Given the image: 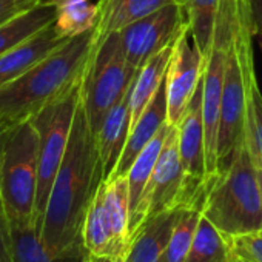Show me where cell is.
Segmentation results:
<instances>
[{"label":"cell","mask_w":262,"mask_h":262,"mask_svg":"<svg viewBox=\"0 0 262 262\" xmlns=\"http://www.w3.org/2000/svg\"><path fill=\"white\" fill-rule=\"evenodd\" d=\"M0 262H14L11 242H10L8 222H7V216L2 208V204H0Z\"/></svg>","instance_id":"cell-29"},{"label":"cell","mask_w":262,"mask_h":262,"mask_svg":"<svg viewBox=\"0 0 262 262\" xmlns=\"http://www.w3.org/2000/svg\"><path fill=\"white\" fill-rule=\"evenodd\" d=\"M178 40V39H176ZM176 40L167 45L162 51L153 56L136 74L133 93H131V128L138 122L147 105L155 97L156 91L167 77ZM131 131V129H129Z\"/></svg>","instance_id":"cell-19"},{"label":"cell","mask_w":262,"mask_h":262,"mask_svg":"<svg viewBox=\"0 0 262 262\" xmlns=\"http://www.w3.org/2000/svg\"><path fill=\"white\" fill-rule=\"evenodd\" d=\"M59 8L48 0L27 11L25 14L13 19L11 22L0 27V56L16 48L31 36L37 34L57 19Z\"/></svg>","instance_id":"cell-20"},{"label":"cell","mask_w":262,"mask_h":262,"mask_svg":"<svg viewBox=\"0 0 262 262\" xmlns=\"http://www.w3.org/2000/svg\"><path fill=\"white\" fill-rule=\"evenodd\" d=\"M43 0H0V27L33 10Z\"/></svg>","instance_id":"cell-28"},{"label":"cell","mask_w":262,"mask_h":262,"mask_svg":"<svg viewBox=\"0 0 262 262\" xmlns=\"http://www.w3.org/2000/svg\"><path fill=\"white\" fill-rule=\"evenodd\" d=\"M187 25L185 10L178 2L119 31L128 67L139 71L153 56L174 42Z\"/></svg>","instance_id":"cell-8"},{"label":"cell","mask_w":262,"mask_h":262,"mask_svg":"<svg viewBox=\"0 0 262 262\" xmlns=\"http://www.w3.org/2000/svg\"><path fill=\"white\" fill-rule=\"evenodd\" d=\"M80 85L82 82L33 117L39 133V182L34 214V225L39 233L53 182L70 142L76 111L80 102Z\"/></svg>","instance_id":"cell-6"},{"label":"cell","mask_w":262,"mask_h":262,"mask_svg":"<svg viewBox=\"0 0 262 262\" xmlns=\"http://www.w3.org/2000/svg\"><path fill=\"white\" fill-rule=\"evenodd\" d=\"M205 57L196 48L188 25L179 34L165 77L167 88V123L178 125L202 80Z\"/></svg>","instance_id":"cell-11"},{"label":"cell","mask_w":262,"mask_h":262,"mask_svg":"<svg viewBox=\"0 0 262 262\" xmlns=\"http://www.w3.org/2000/svg\"><path fill=\"white\" fill-rule=\"evenodd\" d=\"M136 79V77H135ZM135 79L129 83L125 94L105 116L99 133L96 135L99 155L103 167V178L108 179L116 170L131 129V93Z\"/></svg>","instance_id":"cell-13"},{"label":"cell","mask_w":262,"mask_h":262,"mask_svg":"<svg viewBox=\"0 0 262 262\" xmlns=\"http://www.w3.org/2000/svg\"><path fill=\"white\" fill-rule=\"evenodd\" d=\"M245 2H250V0H245Z\"/></svg>","instance_id":"cell-35"},{"label":"cell","mask_w":262,"mask_h":262,"mask_svg":"<svg viewBox=\"0 0 262 262\" xmlns=\"http://www.w3.org/2000/svg\"><path fill=\"white\" fill-rule=\"evenodd\" d=\"M99 5L91 0H70L59 7L56 30L65 39L76 37L93 30L97 24Z\"/></svg>","instance_id":"cell-25"},{"label":"cell","mask_w":262,"mask_h":262,"mask_svg":"<svg viewBox=\"0 0 262 262\" xmlns=\"http://www.w3.org/2000/svg\"><path fill=\"white\" fill-rule=\"evenodd\" d=\"M230 251L244 262H262V230L227 237Z\"/></svg>","instance_id":"cell-27"},{"label":"cell","mask_w":262,"mask_h":262,"mask_svg":"<svg viewBox=\"0 0 262 262\" xmlns=\"http://www.w3.org/2000/svg\"><path fill=\"white\" fill-rule=\"evenodd\" d=\"M171 125L165 123L159 133L150 141V144L141 151V155L136 158V161L131 165L129 171L126 173V179H128V191H129V230L133 227L141 204L144 201L148 182L151 179L153 170L156 167L158 158L161 155V150L164 147V142L168 136ZM129 242V241H128Z\"/></svg>","instance_id":"cell-18"},{"label":"cell","mask_w":262,"mask_h":262,"mask_svg":"<svg viewBox=\"0 0 262 262\" xmlns=\"http://www.w3.org/2000/svg\"><path fill=\"white\" fill-rule=\"evenodd\" d=\"M103 181L97 139L80 100L39 233L50 251L54 254L86 253L82 245V228L88 208Z\"/></svg>","instance_id":"cell-1"},{"label":"cell","mask_w":262,"mask_h":262,"mask_svg":"<svg viewBox=\"0 0 262 262\" xmlns=\"http://www.w3.org/2000/svg\"><path fill=\"white\" fill-rule=\"evenodd\" d=\"M231 262H244L242 259H239V257H236L233 253H231Z\"/></svg>","instance_id":"cell-34"},{"label":"cell","mask_w":262,"mask_h":262,"mask_svg":"<svg viewBox=\"0 0 262 262\" xmlns=\"http://www.w3.org/2000/svg\"><path fill=\"white\" fill-rule=\"evenodd\" d=\"M167 114H168L167 88H165V80H164L159 90L156 91L155 97L151 99V102L147 105V108L144 110L138 122L131 128L123 153L120 156V161L110 178L126 176V173L129 171L131 165H133L136 158L141 155V151L150 144V141L159 133V129L167 123Z\"/></svg>","instance_id":"cell-15"},{"label":"cell","mask_w":262,"mask_h":262,"mask_svg":"<svg viewBox=\"0 0 262 262\" xmlns=\"http://www.w3.org/2000/svg\"><path fill=\"white\" fill-rule=\"evenodd\" d=\"M185 207L165 210L148 219L129 237L125 262H159Z\"/></svg>","instance_id":"cell-14"},{"label":"cell","mask_w":262,"mask_h":262,"mask_svg":"<svg viewBox=\"0 0 262 262\" xmlns=\"http://www.w3.org/2000/svg\"><path fill=\"white\" fill-rule=\"evenodd\" d=\"M202 213V207L184 208L159 262H185Z\"/></svg>","instance_id":"cell-26"},{"label":"cell","mask_w":262,"mask_h":262,"mask_svg":"<svg viewBox=\"0 0 262 262\" xmlns=\"http://www.w3.org/2000/svg\"><path fill=\"white\" fill-rule=\"evenodd\" d=\"M14 262H85L86 253L54 254L40 241L34 225L8 224Z\"/></svg>","instance_id":"cell-21"},{"label":"cell","mask_w":262,"mask_h":262,"mask_svg":"<svg viewBox=\"0 0 262 262\" xmlns=\"http://www.w3.org/2000/svg\"><path fill=\"white\" fill-rule=\"evenodd\" d=\"M191 39L205 57L210 51L221 0H181Z\"/></svg>","instance_id":"cell-24"},{"label":"cell","mask_w":262,"mask_h":262,"mask_svg":"<svg viewBox=\"0 0 262 262\" xmlns=\"http://www.w3.org/2000/svg\"><path fill=\"white\" fill-rule=\"evenodd\" d=\"M136 74L126 63L119 33L94 40L80 85V100L94 135Z\"/></svg>","instance_id":"cell-5"},{"label":"cell","mask_w":262,"mask_h":262,"mask_svg":"<svg viewBox=\"0 0 262 262\" xmlns=\"http://www.w3.org/2000/svg\"><path fill=\"white\" fill-rule=\"evenodd\" d=\"M68 39L62 37L51 24L37 34L31 36L16 48L0 56V88L19 79L51 53L60 48Z\"/></svg>","instance_id":"cell-12"},{"label":"cell","mask_w":262,"mask_h":262,"mask_svg":"<svg viewBox=\"0 0 262 262\" xmlns=\"http://www.w3.org/2000/svg\"><path fill=\"white\" fill-rule=\"evenodd\" d=\"M85 262H125L123 256H113V254H85Z\"/></svg>","instance_id":"cell-31"},{"label":"cell","mask_w":262,"mask_h":262,"mask_svg":"<svg viewBox=\"0 0 262 262\" xmlns=\"http://www.w3.org/2000/svg\"><path fill=\"white\" fill-rule=\"evenodd\" d=\"M0 135H2V133H0Z\"/></svg>","instance_id":"cell-36"},{"label":"cell","mask_w":262,"mask_h":262,"mask_svg":"<svg viewBox=\"0 0 262 262\" xmlns=\"http://www.w3.org/2000/svg\"><path fill=\"white\" fill-rule=\"evenodd\" d=\"M37 182L39 133L31 119L0 135V204L8 224L34 225Z\"/></svg>","instance_id":"cell-4"},{"label":"cell","mask_w":262,"mask_h":262,"mask_svg":"<svg viewBox=\"0 0 262 262\" xmlns=\"http://www.w3.org/2000/svg\"><path fill=\"white\" fill-rule=\"evenodd\" d=\"M176 126L179 133V155L185 178L184 202L185 207H202L208 188L202 80L198 85L191 100L184 111V116Z\"/></svg>","instance_id":"cell-7"},{"label":"cell","mask_w":262,"mask_h":262,"mask_svg":"<svg viewBox=\"0 0 262 262\" xmlns=\"http://www.w3.org/2000/svg\"><path fill=\"white\" fill-rule=\"evenodd\" d=\"M82 245L90 254H116L103 205V182L99 187L82 228Z\"/></svg>","instance_id":"cell-22"},{"label":"cell","mask_w":262,"mask_h":262,"mask_svg":"<svg viewBox=\"0 0 262 262\" xmlns=\"http://www.w3.org/2000/svg\"><path fill=\"white\" fill-rule=\"evenodd\" d=\"M178 2L181 4V0H99L94 40H100L111 33H119L155 11Z\"/></svg>","instance_id":"cell-16"},{"label":"cell","mask_w":262,"mask_h":262,"mask_svg":"<svg viewBox=\"0 0 262 262\" xmlns=\"http://www.w3.org/2000/svg\"><path fill=\"white\" fill-rule=\"evenodd\" d=\"M185 262H231L227 237L202 213Z\"/></svg>","instance_id":"cell-23"},{"label":"cell","mask_w":262,"mask_h":262,"mask_svg":"<svg viewBox=\"0 0 262 262\" xmlns=\"http://www.w3.org/2000/svg\"><path fill=\"white\" fill-rule=\"evenodd\" d=\"M93 45L94 28L68 39L28 73L0 88V133L31 120L79 85Z\"/></svg>","instance_id":"cell-2"},{"label":"cell","mask_w":262,"mask_h":262,"mask_svg":"<svg viewBox=\"0 0 262 262\" xmlns=\"http://www.w3.org/2000/svg\"><path fill=\"white\" fill-rule=\"evenodd\" d=\"M250 153H251L253 161H254V165H256V173H257V181H259V188H260V207H262V158H260V155L257 151H254L251 148H250Z\"/></svg>","instance_id":"cell-32"},{"label":"cell","mask_w":262,"mask_h":262,"mask_svg":"<svg viewBox=\"0 0 262 262\" xmlns=\"http://www.w3.org/2000/svg\"><path fill=\"white\" fill-rule=\"evenodd\" d=\"M103 205L116 254L123 256L129 241V191L126 176L103 181Z\"/></svg>","instance_id":"cell-17"},{"label":"cell","mask_w":262,"mask_h":262,"mask_svg":"<svg viewBox=\"0 0 262 262\" xmlns=\"http://www.w3.org/2000/svg\"><path fill=\"white\" fill-rule=\"evenodd\" d=\"M236 33V31H234ZM247 111V83L245 73L241 59L234 48V39L231 43L224 90L219 108V129H217V173L224 171L233 153L244 136ZM216 173V174H217Z\"/></svg>","instance_id":"cell-10"},{"label":"cell","mask_w":262,"mask_h":262,"mask_svg":"<svg viewBox=\"0 0 262 262\" xmlns=\"http://www.w3.org/2000/svg\"><path fill=\"white\" fill-rule=\"evenodd\" d=\"M250 5L254 24V34L262 37V0H250Z\"/></svg>","instance_id":"cell-30"},{"label":"cell","mask_w":262,"mask_h":262,"mask_svg":"<svg viewBox=\"0 0 262 262\" xmlns=\"http://www.w3.org/2000/svg\"><path fill=\"white\" fill-rule=\"evenodd\" d=\"M202 214L225 237L262 230L260 188L245 131L228 167L210 179Z\"/></svg>","instance_id":"cell-3"},{"label":"cell","mask_w":262,"mask_h":262,"mask_svg":"<svg viewBox=\"0 0 262 262\" xmlns=\"http://www.w3.org/2000/svg\"><path fill=\"white\" fill-rule=\"evenodd\" d=\"M184 191L185 178L179 155V133L178 126L171 125L161 155L158 158L156 167L153 170L151 179L148 182L138 217L129 230V237L153 216L170 208L185 207Z\"/></svg>","instance_id":"cell-9"},{"label":"cell","mask_w":262,"mask_h":262,"mask_svg":"<svg viewBox=\"0 0 262 262\" xmlns=\"http://www.w3.org/2000/svg\"><path fill=\"white\" fill-rule=\"evenodd\" d=\"M50 4H53V5H56L57 8L60 7V5H63V4H67V2H70V0H48ZM93 2V0H91Z\"/></svg>","instance_id":"cell-33"}]
</instances>
